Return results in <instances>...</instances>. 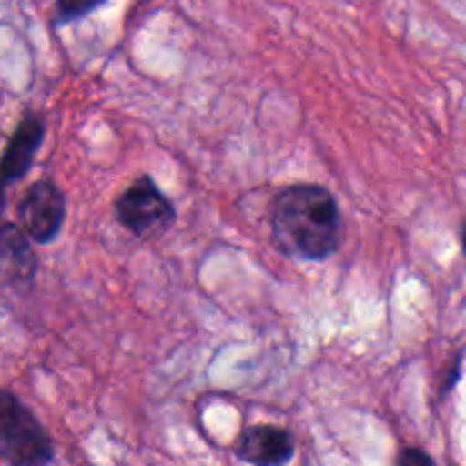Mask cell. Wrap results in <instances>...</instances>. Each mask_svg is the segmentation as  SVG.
<instances>
[{
  "instance_id": "8",
  "label": "cell",
  "mask_w": 466,
  "mask_h": 466,
  "mask_svg": "<svg viewBox=\"0 0 466 466\" xmlns=\"http://www.w3.org/2000/svg\"><path fill=\"white\" fill-rule=\"evenodd\" d=\"M399 466H435V462L423 451L405 449L399 458Z\"/></svg>"
},
{
  "instance_id": "10",
  "label": "cell",
  "mask_w": 466,
  "mask_h": 466,
  "mask_svg": "<svg viewBox=\"0 0 466 466\" xmlns=\"http://www.w3.org/2000/svg\"><path fill=\"white\" fill-rule=\"evenodd\" d=\"M462 246H464V253H466V223L462 226Z\"/></svg>"
},
{
  "instance_id": "5",
  "label": "cell",
  "mask_w": 466,
  "mask_h": 466,
  "mask_svg": "<svg viewBox=\"0 0 466 466\" xmlns=\"http://www.w3.org/2000/svg\"><path fill=\"white\" fill-rule=\"evenodd\" d=\"M237 455L253 466H285L294 455V440L278 426H255L241 435Z\"/></svg>"
},
{
  "instance_id": "4",
  "label": "cell",
  "mask_w": 466,
  "mask_h": 466,
  "mask_svg": "<svg viewBox=\"0 0 466 466\" xmlns=\"http://www.w3.org/2000/svg\"><path fill=\"white\" fill-rule=\"evenodd\" d=\"M18 221L27 235L39 244H48L64 221V196L53 182L41 180L32 185L18 205Z\"/></svg>"
},
{
  "instance_id": "9",
  "label": "cell",
  "mask_w": 466,
  "mask_h": 466,
  "mask_svg": "<svg viewBox=\"0 0 466 466\" xmlns=\"http://www.w3.org/2000/svg\"><path fill=\"white\" fill-rule=\"evenodd\" d=\"M89 9H94V5H89V3H82V5L62 3V5H59L57 18H59V21H64V18H73V16H77V14L89 12Z\"/></svg>"
},
{
  "instance_id": "2",
  "label": "cell",
  "mask_w": 466,
  "mask_h": 466,
  "mask_svg": "<svg viewBox=\"0 0 466 466\" xmlns=\"http://www.w3.org/2000/svg\"><path fill=\"white\" fill-rule=\"evenodd\" d=\"M0 444L9 466H50L53 446L35 414L9 391L0 405Z\"/></svg>"
},
{
  "instance_id": "6",
  "label": "cell",
  "mask_w": 466,
  "mask_h": 466,
  "mask_svg": "<svg viewBox=\"0 0 466 466\" xmlns=\"http://www.w3.org/2000/svg\"><path fill=\"white\" fill-rule=\"evenodd\" d=\"M41 139H44V123H41L39 116L27 114L16 126V130H14L12 139L7 144V150H5V182H14L30 168L32 157H35Z\"/></svg>"
},
{
  "instance_id": "3",
  "label": "cell",
  "mask_w": 466,
  "mask_h": 466,
  "mask_svg": "<svg viewBox=\"0 0 466 466\" xmlns=\"http://www.w3.org/2000/svg\"><path fill=\"white\" fill-rule=\"evenodd\" d=\"M116 217L137 237H153L171 226L176 209L150 177H139L116 200Z\"/></svg>"
},
{
  "instance_id": "1",
  "label": "cell",
  "mask_w": 466,
  "mask_h": 466,
  "mask_svg": "<svg viewBox=\"0 0 466 466\" xmlns=\"http://www.w3.org/2000/svg\"><path fill=\"white\" fill-rule=\"evenodd\" d=\"M271 235L291 258L326 259L339 246V208L323 187L291 185L273 198Z\"/></svg>"
},
{
  "instance_id": "7",
  "label": "cell",
  "mask_w": 466,
  "mask_h": 466,
  "mask_svg": "<svg viewBox=\"0 0 466 466\" xmlns=\"http://www.w3.org/2000/svg\"><path fill=\"white\" fill-rule=\"evenodd\" d=\"M3 264L5 278L14 285H30L36 271V259L32 255L30 244L14 223H5L3 230Z\"/></svg>"
}]
</instances>
